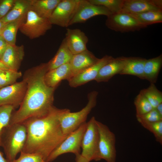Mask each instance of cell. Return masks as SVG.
<instances>
[{"mask_svg": "<svg viewBox=\"0 0 162 162\" xmlns=\"http://www.w3.org/2000/svg\"><path fill=\"white\" fill-rule=\"evenodd\" d=\"M155 109L162 116V103L159 104Z\"/></svg>", "mask_w": 162, "mask_h": 162, "instance_id": "38", "label": "cell"}, {"mask_svg": "<svg viewBox=\"0 0 162 162\" xmlns=\"http://www.w3.org/2000/svg\"><path fill=\"white\" fill-rule=\"evenodd\" d=\"M3 28L2 29L0 30V38L2 36V32Z\"/></svg>", "mask_w": 162, "mask_h": 162, "instance_id": "42", "label": "cell"}, {"mask_svg": "<svg viewBox=\"0 0 162 162\" xmlns=\"http://www.w3.org/2000/svg\"><path fill=\"white\" fill-rule=\"evenodd\" d=\"M96 123L99 134L100 158L107 162H116V151L115 134L106 125L98 121Z\"/></svg>", "mask_w": 162, "mask_h": 162, "instance_id": "8", "label": "cell"}, {"mask_svg": "<svg viewBox=\"0 0 162 162\" xmlns=\"http://www.w3.org/2000/svg\"><path fill=\"white\" fill-rule=\"evenodd\" d=\"M7 24L3 22L0 19V30L2 29Z\"/></svg>", "mask_w": 162, "mask_h": 162, "instance_id": "41", "label": "cell"}, {"mask_svg": "<svg viewBox=\"0 0 162 162\" xmlns=\"http://www.w3.org/2000/svg\"><path fill=\"white\" fill-rule=\"evenodd\" d=\"M7 43L2 37L0 38V59L7 48Z\"/></svg>", "mask_w": 162, "mask_h": 162, "instance_id": "36", "label": "cell"}, {"mask_svg": "<svg viewBox=\"0 0 162 162\" xmlns=\"http://www.w3.org/2000/svg\"><path fill=\"white\" fill-rule=\"evenodd\" d=\"M68 109L54 106L46 115L32 118L22 123L26 128L27 138L21 152L39 154L46 161L51 153L68 136L63 134L59 120Z\"/></svg>", "mask_w": 162, "mask_h": 162, "instance_id": "2", "label": "cell"}, {"mask_svg": "<svg viewBox=\"0 0 162 162\" xmlns=\"http://www.w3.org/2000/svg\"><path fill=\"white\" fill-rule=\"evenodd\" d=\"M15 0H4L0 3V19L5 16L12 8Z\"/></svg>", "mask_w": 162, "mask_h": 162, "instance_id": "35", "label": "cell"}, {"mask_svg": "<svg viewBox=\"0 0 162 162\" xmlns=\"http://www.w3.org/2000/svg\"><path fill=\"white\" fill-rule=\"evenodd\" d=\"M13 106L5 105L0 106V146L2 136L6 128L9 125L13 111Z\"/></svg>", "mask_w": 162, "mask_h": 162, "instance_id": "28", "label": "cell"}, {"mask_svg": "<svg viewBox=\"0 0 162 162\" xmlns=\"http://www.w3.org/2000/svg\"><path fill=\"white\" fill-rule=\"evenodd\" d=\"M73 75L70 64L68 63L48 71L45 75L44 80L47 86L56 88L61 81L68 80Z\"/></svg>", "mask_w": 162, "mask_h": 162, "instance_id": "19", "label": "cell"}, {"mask_svg": "<svg viewBox=\"0 0 162 162\" xmlns=\"http://www.w3.org/2000/svg\"><path fill=\"white\" fill-rule=\"evenodd\" d=\"M27 84L24 80L0 88V106L20 105L24 97Z\"/></svg>", "mask_w": 162, "mask_h": 162, "instance_id": "11", "label": "cell"}, {"mask_svg": "<svg viewBox=\"0 0 162 162\" xmlns=\"http://www.w3.org/2000/svg\"><path fill=\"white\" fill-rule=\"evenodd\" d=\"M141 124L152 133L156 140L162 144V121L151 123H142Z\"/></svg>", "mask_w": 162, "mask_h": 162, "instance_id": "32", "label": "cell"}, {"mask_svg": "<svg viewBox=\"0 0 162 162\" xmlns=\"http://www.w3.org/2000/svg\"><path fill=\"white\" fill-rule=\"evenodd\" d=\"M80 0H61L49 19L52 25L67 27L74 17Z\"/></svg>", "mask_w": 162, "mask_h": 162, "instance_id": "10", "label": "cell"}, {"mask_svg": "<svg viewBox=\"0 0 162 162\" xmlns=\"http://www.w3.org/2000/svg\"><path fill=\"white\" fill-rule=\"evenodd\" d=\"M0 162H8L6 159H5L3 154L0 150Z\"/></svg>", "mask_w": 162, "mask_h": 162, "instance_id": "40", "label": "cell"}, {"mask_svg": "<svg viewBox=\"0 0 162 162\" xmlns=\"http://www.w3.org/2000/svg\"><path fill=\"white\" fill-rule=\"evenodd\" d=\"M146 59L140 57H127L124 67L119 74L133 75L144 79V69Z\"/></svg>", "mask_w": 162, "mask_h": 162, "instance_id": "21", "label": "cell"}, {"mask_svg": "<svg viewBox=\"0 0 162 162\" xmlns=\"http://www.w3.org/2000/svg\"><path fill=\"white\" fill-rule=\"evenodd\" d=\"M76 162H89V160L82 156L81 154L76 155Z\"/></svg>", "mask_w": 162, "mask_h": 162, "instance_id": "37", "label": "cell"}, {"mask_svg": "<svg viewBox=\"0 0 162 162\" xmlns=\"http://www.w3.org/2000/svg\"><path fill=\"white\" fill-rule=\"evenodd\" d=\"M150 11H162V1L124 0L121 11L134 14Z\"/></svg>", "mask_w": 162, "mask_h": 162, "instance_id": "14", "label": "cell"}, {"mask_svg": "<svg viewBox=\"0 0 162 162\" xmlns=\"http://www.w3.org/2000/svg\"><path fill=\"white\" fill-rule=\"evenodd\" d=\"M24 56L23 45L18 46L7 44L6 49L1 59L9 69L18 71Z\"/></svg>", "mask_w": 162, "mask_h": 162, "instance_id": "16", "label": "cell"}, {"mask_svg": "<svg viewBox=\"0 0 162 162\" xmlns=\"http://www.w3.org/2000/svg\"><path fill=\"white\" fill-rule=\"evenodd\" d=\"M97 120L92 117L87 122V127L83 135L81 145V155L90 162L100 160L99 155V134Z\"/></svg>", "mask_w": 162, "mask_h": 162, "instance_id": "5", "label": "cell"}, {"mask_svg": "<svg viewBox=\"0 0 162 162\" xmlns=\"http://www.w3.org/2000/svg\"><path fill=\"white\" fill-rule=\"evenodd\" d=\"M162 65V55L148 59H146L144 66V79L151 83H155Z\"/></svg>", "mask_w": 162, "mask_h": 162, "instance_id": "24", "label": "cell"}, {"mask_svg": "<svg viewBox=\"0 0 162 162\" xmlns=\"http://www.w3.org/2000/svg\"><path fill=\"white\" fill-rule=\"evenodd\" d=\"M48 71L47 63L28 70L24 76L27 88L20 106L12 114L9 124L22 123L32 118L44 116L53 108L56 88L46 84L44 76Z\"/></svg>", "mask_w": 162, "mask_h": 162, "instance_id": "1", "label": "cell"}, {"mask_svg": "<svg viewBox=\"0 0 162 162\" xmlns=\"http://www.w3.org/2000/svg\"><path fill=\"white\" fill-rule=\"evenodd\" d=\"M99 59L88 49L73 55L69 63L73 76L94 64Z\"/></svg>", "mask_w": 162, "mask_h": 162, "instance_id": "18", "label": "cell"}, {"mask_svg": "<svg viewBox=\"0 0 162 162\" xmlns=\"http://www.w3.org/2000/svg\"><path fill=\"white\" fill-rule=\"evenodd\" d=\"M61 0H31L30 9L40 16L49 19Z\"/></svg>", "mask_w": 162, "mask_h": 162, "instance_id": "22", "label": "cell"}, {"mask_svg": "<svg viewBox=\"0 0 162 162\" xmlns=\"http://www.w3.org/2000/svg\"><path fill=\"white\" fill-rule=\"evenodd\" d=\"M98 94L95 91L90 92L88 95V103L84 107L76 112H70L68 109L60 116V124L64 135H68L86 122L88 116L96 105Z\"/></svg>", "mask_w": 162, "mask_h": 162, "instance_id": "4", "label": "cell"}, {"mask_svg": "<svg viewBox=\"0 0 162 162\" xmlns=\"http://www.w3.org/2000/svg\"><path fill=\"white\" fill-rule=\"evenodd\" d=\"M91 4L104 6L112 13L121 11L124 0H88Z\"/></svg>", "mask_w": 162, "mask_h": 162, "instance_id": "30", "label": "cell"}, {"mask_svg": "<svg viewBox=\"0 0 162 162\" xmlns=\"http://www.w3.org/2000/svg\"><path fill=\"white\" fill-rule=\"evenodd\" d=\"M140 92L146 97L154 109L162 103V92L154 83H151L148 87L143 89Z\"/></svg>", "mask_w": 162, "mask_h": 162, "instance_id": "27", "label": "cell"}, {"mask_svg": "<svg viewBox=\"0 0 162 162\" xmlns=\"http://www.w3.org/2000/svg\"><path fill=\"white\" fill-rule=\"evenodd\" d=\"M112 14L104 6L93 4L88 0H80L76 14L69 26L83 23L94 16L104 15L107 16Z\"/></svg>", "mask_w": 162, "mask_h": 162, "instance_id": "12", "label": "cell"}, {"mask_svg": "<svg viewBox=\"0 0 162 162\" xmlns=\"http://www.w3.org/2000/svg\"><path fill=\"white\" fill-rule=\"evenodd\" d=\"M64 38L69 49L73 55L87 50L86 45L88 38L80 29L67 28Z\"/></svg>", "mask_w": 162, "mask_h": 162, "instance_id": "15", "label": "cell"}, {"mask_svg": "<svg viewBox=\"0 0 162 162\" xmlns=\"http://www.w3.org/2000/svg\"><path fill=\"white\" fill-rule=\"evenodd\" d=\"M114 58L105 55L92 66L73 76L68 80L69 86L76 87L94 80L101 68Z\"/></svg>", "mask_w": 162, "mask_h": 162, "instance_id": "13", "label": "cell"}, {"mask_svg": "<svg viewBox=\"0 0 162 162\" xmlns=\"http://www.w3.org/2000/svg\"><path fill=\"white\" fill-rule=\"evenodd\" d=\"M26 19L20 24L19 29L31 39L44 35L52 27L49 19L40 16L31 9L28 11Z\"/></svg>", "mask_w": 162, "mask_h": 162, "instance_id": "6", "label": "cell"}, {"mask_svg": "<svg viewBox=\"0 0 162 162\" xmlns=\"http://www.w3.org/2000/svg\"><path fill=\"white\" fill-rule=\"evenodd\" d=\"M27 138L26 128L22 123L9 125L3 134L1 146L3 149L7 161L16 159L22 150Z\"/></svg>", "mask_w": 162, "mask_h": 162, "instance_id": "3", "label": "cell"}, {"mask_svg": "<svg viewBox=\"0 0 162 162\" xmlns=\"http://www.w3.org/2000/svg\"><path fill=\"white\" fill-rule=\"evenodd\" d=\"M73 55L69 49L64 38L55 56L47 62L48 71L69 63Z\"/></svg>", "mask_w": 162, "mask_h": 162, "instance_id": "23", "label": "cell"}, {"mask_svg": "<svg viewBox=\"0 0 162 162\" xmlns=\"http://www.w3.org/2000/svg\"><path fill=\"white\" fill-rule=\"evenodd\" d=\"M87 124L86 122L84 123L70 134L51 153L46 161L52 162L61 155L68 153H73L75 155L80 154L82 141Z\"/></svg>", "mask_w": 162, "mask_h": 162, "instance_id": "7", "label": "cell"}, {"mask_svg": "<svg viewBox=\"0 0 162 162\" xmlns=\"http://www.w3.org/2000/svg\"><path fill=\"white\" fill-rule=\"evenodd\" d=\"M3 70L1 69V68H0V71H1L2 70Z\"/></svg>", "mask_w": 162, "mask_h": 162, "instance_id": "43", "label": "cell"}, {"mask_svg": "<svg viewBox=\"0 0 162 162\" xmlns=\"http://www.w3.org/2000/svg\"><path fill=\"white\" fill-rule=\"evenodd\" d=\"M136 116L137 121L140 124L162 121V116L155 109H153L144 114Z\"/></svg>", "mask_w": 162, "mask_h": 162, "instance_id": "33", "label": "cell"}, {"mask_svg": "<svg viewBox=\"0 0 162 162\" xmlns=\"http://www.w3.org/2000/svg\"><path fill=\"white\" fill-rule=\"evenodd\" d=\"M31 7V0H15L11 10L1 19L7 24L26 16Z\"/></svg>", "mask_w": 162, "mask_h": 162, "instance_id": "20", "label": "cell"}, {"mask_svg": "<svg viewBox=\"0 0 162 162\" xmlns=\"http://www.w3.org/2000/svg\"><path fill=\"white\" fill-rule=\"evenodd\" d=\"M136 116L146 113L154 109L146 97L140 92L134 100Z\"/></svg>", "mask_w": 162, "mask_h": 162, "instance_id": "31", "label": "cell"}, {"mask_svg": "<svg viewBox=\"0 0 162 162\" xmlns=\"http://www.w3.org/2000/svg\"><path fill=\"white\" fill-rule=\"evenodd\" d=\"M26 16L7 23L3 29L2 36L7 44H16L17 31L21 23L25 20Z\"/></svg>", "mask_w": 162, "mask_h": 162, "instance_id": "26", "label": "cell"}, {"mask_svg": "<svg viewBox=\"0 0 162 162\" xmlns=\"http://www.w3.org/2000/svg\"><path fill=\"white\" fill-rule=\"evenodd\" d=\"M130 14L145 28L150 25L162 22V11H150Z\"/></svg>", "mask_w": 162, "mask_h": 162, "instance_id": "25", "label": "cell"}, {"mask_svg": "<svg viewBox=\"0 0 162 162\" xmlns=\"http://www.w3.org/2000/svg\"><path fill=\"white\" fill-rule=\"evenodd\" d=\"M105 25L110 29L122 33L134 32L145 28L130 14L122 11L112 13L107 16Z\"/></svg>", "mask_w": 162, "mask_h": 162, "instance_id": "9", "label": "cell"}, {"mask_svg": "<svg viewBox=\"0 0 162 162\" xmlns=\"http://www.w3.org/2000/svg\"><path fill=\"white\" fill-rule=\"evenodd\" d=\"M19 158L8 162H48L45 161L40 154L36 153H26L21 152Z\"/></svg>", "mask_w": 162, "mask_h": 162, "instance_id": "34", "label": "cell"}, {"mask_svg": "<svg viewBox=\"0 0 162 162\" xmlns=\"http://www.w3.org/2000/svg\"><path fill=\"white\" fill-rule=\"evenodd\" d=\"M22 75L21 72L10 69L3 70L0 71V88L11 85Z\"/></svg>", "mask_w": 162, "mask_h": 162, "instance_id": "29", "label": "cell"}, {"mask_svg": "<svg viewBox=\"0 0 162 162\" xmlns=\"http://www.w3.org/2000/svg\"><path fill=\"white\" fill-rule=\"evenodd\" d=\"M127 58L124 56L113 58L101 68L94 80L98 82H107L116 75L120 74Z\"/></svg>", "mask_w": 162, "mask_h": 162, "instance_id": "17", "label": "cell"}, {"mask_svg": "<svg viewBox=\"0 0 162 162\" xmlns=\"http://www.w3.org/2000/svg\"><path fill=\"white\" fill-rule=\"evenodd\" d=\"M0 68L2 70H8L9 69L7 67H6L3 63L2 61L0 59Z\"/></svg>", "mask_w": 162, "mask_h": 162, "instance_id": "39", "label": "cell"}]
</instances>
